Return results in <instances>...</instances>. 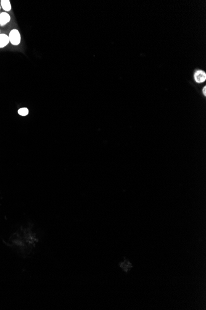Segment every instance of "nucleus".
Masks as SVG:
<instances>
[{
  "label": "nucleus",
  "instance_id": "1",
  "mask_svg": "<svg viewBox=\"0 0 206 310\" xmlns=\"http://www.w3.org/2000/svg\"><path fill=\"white\" fill-rule=\"evenodd\" d=\"M10 43L13 45H18L21 42V36L17 29H12L8 35Z\"/></svg>",
  "mask_w": 206,
  "mask_h": 310
},
{
  "label": "nucleus",
  "instance_id": "2",
  "mask_svg": "<svg viewBox=\"0 0 206 310\" xmlns=\"http://www.w3.org/2000/svg\"><path fill=\"white\" fill-rule=\"evenodd\" d=\"M194 79L198 83H203L206 79V74L203 71H197L194 74Z\"/></svg>",
  "mask_w": 206,
  "mask_h": 310
},
{
  "label": "nucleus",
  "instance_id": "3",
  "mask_svg": "<svg viewBox=\"0 0 206 310\" xmlns=\"http://www.w3.org/2000/svg\"><path fill=\"white\" fill-rule=\"evenodd\" d=\"M10 20L11 16L8 13L3 12L0 13V25L3 26V25H5L9 23Z\"/></svg>",
  "mask_w": 206,
  "mask_h": 310
},
{
  "label": "nucleus",
  "instance_id": "4",
  "mask_svg": "<svg viewBox=\"0 0 206 310\" xmlns=\"http://www.w3.org/2000/svg\"><path fill=\"white\" fill-rule=\"evenodd\" d=\"M9 42L10 41L8 35L5 34H0V48H5L9 44Z\"/></svg>",
  "mask_w": 206,
  "mask_h": 310
},
{
  "label": "nucleus",
  "instance_id": "5",
  "mask_svg": "<svg viewBox=\"0 0 206 310\" xmlns=\"http://www.w3.org/2000/svg\"><path fill=\"white\" fill-rule=\"evenodd\" d=\"M1 6L3 9L6 12H9L11 10L12 6L9 0H2Z\"/></svg>",
  "mask_w": 206,
  "mask_h": 310
},
{
  "label": "nucleus",
  "instance_id": "6",
  "mask_svg": "<svg viewBox=\"0 0 206 310\" xmlns=\"http://www.w3.org/2000/svg\"><path fill=\"white\" fill-rule=\"evenodd\" d=\"M29 110L27 108H21L18 110V113L22 116H27L29 114Z\"/></svg>",
  "mask_w": 206,
  "mask_h": 310
},
{
  "label": "nucleus",
  "instance_id": "7",
  "mask_svg": "<svg viewBox=\"0 0 206 310\" xmlns=\"http://www.w3.org/2000/svg\"><path fill=\"white\" fill-rule=\"evenodd\" d=\"M203 94H204V95H206V87H205V86L203 89Z\"/></svg>",
  "mask_w": 206,
  "mask_h": 310
},
{
  "label": "nucleus",
  "instance_id": "8",
  "mask_svg": "<svg viewBox=\"0 0 206 310\" xmlns=\"http://www.w3.org/2000/svg\"><path fill=\"white\" fill-rule=\"evenodd\" d=\"M1 8H2V6H1V5H0V11H1Z\"/></svg>",
  "mask_w": 206,
  "mask_h": 310
},
{
  "label": "nucleus",
  "instance_id": "9",
  "mask_svg": "<svg viewBox=\"0 0 206 310\" xmlns=\"http://www.w3.org/2000/svg\"><path fill=\"white\" fill-rule=\"evenodd\" d=\"M0 34H1V31H0Z\"/></svg>",
  "mask_w": 206,
  "mask_h": 310
}]
</instances>
